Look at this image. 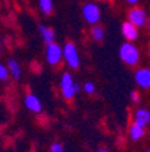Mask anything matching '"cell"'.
<instances>
[{
  "instance_id": "3",
  "label": "cell",
  "mask_w": 150,
  "mask_h": 152,
  "mask_svg": "<svg viewBox=\"0 0 150 152\" xmlns=\"http://www.w3.org/2000/svg\"><path fill=\"white\" fill-rule=\"evenodd\" d=\"M62 58V49L59 48V45L54 44H47V48H46V60L50 65H57L59 64Z\"/></svg>"
},
{
  "instance_id": "7",
  "label": "cell",
  "mask_w": 150,
  "mask_h": 152,
  "mask_svg": "<svg viewBox=\"0 0 150 152\" xmlns=\"http://www.w3.org/2000/svg\"><path fill=\"white\" fill-rule=\"evenodd\" d=\"M135 82L142 88H149L150 87V69L149 68H142L135 72Z\"/></svg>"
},
{
  "instance_id": "22",
  "label": "cell",
  "mask_w": 150,
  "mask_h": 152,
  "mask_svg": "<svg viewBox=\"0 0 150 152\" xmlns=\"http://www.w3.org/2000/svg\"><path fill=\"white\" fill-rule=\"evenodd\" d=\"M0 50H1V48H0Z\"/></svg>"
},
{
  "instance_id": "16",
  "label": "cell",
  "mask_w": 150,
  "mask_h": 152,
  "mask_svg": "<svg viewBox=\"0 0 150 152\" xmlns=\"http://www.w3.org/2000/svg\"><path fill=\"white\" fill-rule=\"evenodd\" d=\"M9 76V72H8V68L4 66L3 64H0V80H7Z\"/></svg>"
},
{
  "instance_id": "4",
  "label": "cell",
  "mask_w": 150,
  "mask_h": 152,
  "mask_svg": "<svg viewBox=\"0 0 150 152\" xmlns=\"http://www.w3.org/2000/svg\"><path fill=\"white\" fill-rule=\"evenodd\" d=\"M61 90H62V95L65 99H72L75 96V82H73L70 73H64L62 79H61Z\"/></svg>"
},
{
  "instance_id": "11",
  "label": "cell",
  "mask_w": 150,
  "mask_h": 152,
  "mask_svg": "<svg viewBox=\"0 0 150 152\" xmlns=\"http://www.w3.org/2000/svg\"><path fill=\"white\" fill-rule=\"evenodd\" d=\"M145 136V129L137 124H133L131 126H130V137H131L134 141H138V140H141L142 137Z\"/></svg>"
},
{
  "instance_id": "2",
  "label": "cell",
  "mask_w": 150,
  "mask_h": 152,
  "mask_svg": "<svg viewBox=\"0 0 150 152\" xmlns=\"http://www.w3.org/2000/svg\"><path fill=\"white\" fill-rule=\"evenodd\" d=\"M62 57L65 58V61L68 63V65L70 68H77L80 64V58H78V53L76 46L72 42H66L65 46L62 49Z\"/></svg>"
},
{
  "instance_id": "12",
  "label": "cell",
  "mask_w": 150,
  "mask_h": 152,
  "mask_svg": "<svg viewBox=\"0 0 150 152\" xmlns=\"http://www.w3.org/2000/svg\"><path fill=\"white\" fill-rule=\"evenodd\" d=\"M39 31H41L42 38H43V41L46 42V44H51V42H54V31L51 30V28L41 26V27H39Z\"/></svg>"
},
{
  "instance_id": "19",
  "label": "cell",
  "mask_w": 150,
  "mask_h": 152,
  "mask_svg": "<svg viewBox=\"0 0 150 152\" xmlns=\"http://www.w3.org/2000/svg\"><path fill=\"white\" fill-rule=\"evenodd\" d=\"M131 99L134 102H139V94H138L137 91H133L131 92Z\"/></svg>"
},
{
  "instance_id": "5",
  "label": "cell",
  "mask_w": 150,
  "mask_h": 152,
  "mask_svg": "<svg viewBox=\"0 0 150 152\" xmlns=\"http://www.w3.org/2000/svg\"><path fill=\"white\" fill-rule=\"evenodd\" d=\"M83 15L88 23H96L100 19V10L96 4H85L83 8Z\"/></svg>"
},
{
  "instance_id": "15",
  "label": "cell",
  "mask_w": 150,
  "mask_h": 152,
  "mask_svg": "<svg viewBox=\"0 0 150 152\" xmlns=\"http://www.w3.org/2000/svg\"><path fill=\"white\" fill-rule=\"evenodd\" d=\"M91 33H92V38H93V39H96V41H101V39H103L104 31L100 26H93Z\"/></svg>"
},
{
  "instance_id": "1",
  "label": "cell",
  "mask_w": 150,
  "mask_h": 152,
  "mask_svg": "<svg viewBox=\"0 0 150 152\" xmlns=\"http://www.w3.org/2000/svg\"><path fill=\"white\" fill-rule=\"evenodd\" d=\"M119 54H120V58L127 65H137L138 61H139V50L131 42L123 44L122 48H120V50H119Z\"/></svg>"
},
{
  "instance_id": "10",
  "label": "cell",
  "mask_w": 150,
  "mask_h": 152,
  "mask_svg": "<svg viewBox=\"0 0 150 152\" xmlns=\"http://www.w3.org/2000/svg\"><path fill=\"white\" fill-rule=\"evenodd\" d=\"M122 34L125 35L126 39H128V41H134V39L138 38V28L135 27L133 23L126 22L125 25L122 26Z\"/></svg>"
},
{
  "instance_id": "9",
  "label": "cell",
  "mask_w": 150,
  "mask_h": 152,
  "mask_svg": "<svg viewBox=\"0 0 150 152\" xmlns=\"http://www.w3.org/2000/svg\"><path fill=\"white\" fill-rule=\"evenodd\" d=\"M25 104L26 107L28 109V110L34 111V113H39V111L42 110V104H41V101L38 99V96H35V95H27L25 98Z\"/></svg>"
},
{
  "instance_id": "14",
  "label": "cell",
  "mask_w": 150,
  "mask_h": 152,
  "mask_svg": "<svg viewBox=\"0 0 150 152\" xmlns=\"http://www.w3.org/2000/svg\"><path fill=\"white\" fill-rule=\"evenodd\" d=\"M39 8L43 14L49 15L53 11V1L51 0H39Z\"/></svg>"
},
{
  "instance_id": "13",
  "label": "cell",
  "mask_w": 150,
  "mask_h": 152,
  "mask_svg": "<svg viewBox=\"0 0 150 152\" xmlns=\"http://www.w3.org/2000/svg\"><path fill=\"white\" fill-rule=\"evenodd\" d=\"M8 72H11V75L15 77V79H19L20 77V73H22V71H20V66H19L18 61L15 60H9L8 61Z\"/></svg>"
},
{
  "instance_id": "17",
  "label": "cell",
  "mask_w": 150,
  "mask_h": 152,
  "mask_svg": "<svg viewBox=\"0 0 150 152\" xmlns=\"http://www.w3.org/2000/svg\"><path fill=\"white\" fill-rule=\"evenodd\" d=\"M50 152H65V149H64L62 144H59V142H54L53 145H51V148H50Z\"/></svg>"
},
{
  "instance_id": "21",
  "label": "cell",
  "mask_w": 150,
  "mask_h": 152,
  "mask_svg": "<svg viewBox=\"0 0 150 152\" xmlns=\"http://www.w3.org/2000/svg\"><path fill=\"white\" fill-rule=\"evenodd\" d=\"M97 152H108V151H106V149H99Z\"/></svg>"
},
{
  "instance_id": "20",
  "label": "cell",
  "mask_w": 150,
  "mask_h": 152,
  "mask_svg": "<svg viewBox=\"0 0 150 152\" xmlns=\"http://www.w3.org/2000/svg\"><path fill=\"white\" fill-rule=\"evenodd\" d=\"M128 3H131V4H135V3H138V1H139V0H127Z\"/></svg>"
},
{
  "instance_id": "6",
  "label": "cell",
  "mask_w": 150,
  "mask_h": 152,
  "mask_svg": "<svg viewBox=\"0 0 150 152\" xmlns=\"http://www.w3.org/2000/svg\"><path fill=\"white\" fill-rule=\"evenodd\" d=\"M128 22L133 23L135 27H142L146 23V12L142 8H133L128 14Z\"/></svg>"
},
{
  "instance_id": "18",
  "label": "cell",
  "mask_w": 150,
  "mask_h": 152,
  "mask_svg": "<svg viewBox=\"0 0 150 152\" xmlns=\"http://www.w3.org/2000/svg\"><path fill=\"white\" fill-rule=\"evenodd\" d=\"M84 90H85V92H87V94H93V92H95V84L92 82L85 83Z\"/></svg>"
},
{
  "instance_id": "8",
  "label": "cell",
  "mask_w": 150,
  "mask_h": 152,
  "mask_svg": "<svg viewBox=\"0 0 150 152\" xmlns=\"http://www.w3.org/2000/svg\"><path fill=\"white\" fill-rule=\"evenodd\" d=\"M150 122V113L146 109H138L135 111V117H134V124L139 125V126L145 128L147 124Z\"/></svg>"
}]
</instances>
